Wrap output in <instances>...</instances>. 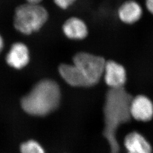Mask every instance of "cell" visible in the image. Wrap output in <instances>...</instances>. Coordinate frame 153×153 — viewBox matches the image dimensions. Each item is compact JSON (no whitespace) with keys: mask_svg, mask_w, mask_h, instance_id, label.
<instances>
[{"mask_svg":"<svg viewBox=\"0 0 153 153\" xmlns=\"http://www.w3.org/2000/svg\"><path fill=\"white\" fill-rule=\"evenodd\" d=\"M73 61L86 79L89 87L97 84L103 76L106 61L102 57L79 52L74 56Z\"/></svg>","mask_w":153,"mask_h":153,"instance_id":"4","label":"cell"},{"mask_svg":"<svg viewBox=\"0 0 153 153\" xmlns=\"http://www.w3.org/2000/svg\"><path fill=\"white\" fill-rule=\"evenodd\" d=\"M48 17V12L41 4L26 2L16 7L14 11V25L19 32L28 35L42 27Z\"/></svg>","mask_w":153,"mask_h":153,"instance_id":"3","label":"cell"},{"mask_svg":"<svg viewBox=\"0 0 153 153\" xmlns=\"http://www.w3.org/2000/svg\"><path fill=\"white\" fill-rule=\"evenodd\" d=\"M43 0H26V2L28 3L31 4H40Z\"/></svg>","mask_w":153,"mask_h":153,"instance_id":"15","label":"cell"},{"mask_svg":"<svg viewBox=\"0 0 153 153\" xmlns=\"http://www.w3.org/2000/svg\"><path fill=\"white\" fill-rule=\"evenodd\" d=\"M21 153H45L43 147L38 141L30 140L23 142L20 146Z\"/></svg>","mask_w":153,"mask_h":153,"instance_id":"12","label":"cell"},{"mask_svg":"<svg viewBox=\"0 0 153 153\" xmlns=\"http://www.w3.org/2000/svg\"><path fill=\"white\" fill-rule=\"evenodd\" d=\"M117 15L121 22L127 25H133L142 18L143 9L137 1L127 0L119 6Z\"/></svg>","mask_w":153,"mask_h":153,"instance_id":"7","label":"cell"},{"mask_svg":"<svg viewBox=\"0 0 153 153\" xmlns=\"http://www.w3.org/2000/svg\"><path fill=\"white\" fill-rule=\"evenodd\" d=\"M60 99L59 85L53 80L43 79L37 83L22 99L21 107L29 115L44 116L57 109Z\"/></svg>","mask_w":153,"mask_h":153,"instance_id":"1","label":"cell"},{"mask_svg":"<svg viewBox=\"0 0 153 153\" xmlns=\"http://www.w3.org/2000/svg\"><path fill=\"white\" fill-rule=\"evenodd\" d=\"M145 4L148 11L153 16V0H145Z\"/></svg>","mask_w":153,"mask_h":153,"instance_id":"14","label":"cell"},{"mask_svg":"<svg viewBox=\"0 0 153 153\" xmlns=\"http://www.w3.org/2000/svg\"><path fill=\"white\" fill-rule=\"evenodd\" d=\"M103 76L105 83L111 88H123L127 79L125 68L115 61L105 62Z\"/></svg>","mask_w":153,"mask_h":153,"instance_id":"6","label":"cell"},{"mask_svg":"<svg viewBox=\"0 0 153 153\" xmlns=\"http://www.w3.org/2000/svg\"><path fill=\"white\" fill-rule=\"evenodd\" d=\"M6 60L8 65L16 69H22L27 65L30 60L27 46L22 43L13 44L6 56Z\"/></svg>","mask_w":153,"mask_h":153,"instance_id":"8","label":"cell"},{"mask_svg":"<svg viewBox=\"0 0 153 153\" xmlns=\"http://www.w3.org/2000/svg\"><path fill=\"white\" fill-rule=\"evenodd\" d=\"M3 47H4V40L1 37V36L0 35V52H1Z\"/></svg>","mask_w":153,"mask_h":153,"instance_id":"16","label":"cell"},{"mask_svg":"<svg viewBox=\"0 0 153 153\" xmlns=\"http://www.w3.org/2000/svg\"><path fill=\"white\" fill-rule=\"evenodd\" d=\"M55 5L62 10H66L74 5L78 0H52Z\"/></svg>","mask_w":153,"mask_h":153,"instance_id":"13","label":"cell"},{"mask_svg":"<svg viewBox=\"0 0 153 153\" xmlns=\"http://www.w3.org/2000/svg\"><path fill=\"white\" fill-rule=\"evenodd\" d=\"M132 97L124 87L110 88L107 94L104 107V135L111 142L113 133L120 123L128 120L131 116L130 104Z\"/></svg>","mask_w":153,"mask_h":153,"instance_id":"2","label":"cell"},{"mask_svg":"<svg viewBox=\"0 0 153 153\" xmlns=\"http://www.w3.org/2000/svg\"><path fill=\"white\" fill-rule=\"evenodd\" d=\"M130 114L134 120L148 122L153 117V103L146 95H138L132 98L130 104Z\"/></svg>","mask_w":153,"mask_h":153,"instance_id":"5","label":"cell"},{"mask_svg":"<svg viewBox=\"0 0 153 153\" xmlns=\"http://www.w3.org/2000/svg\"><path fill=\"white\" fill-rule=\"evenodd\" d=\"M63 31L66 36L71 39L81 40L88 34L87 26L81 19L71 17L68 19L63 25Z\"/></svg>","mask_w":153,"mask_h":153,"instance_id":"11","label":"cell"},{"mask_svg":"<svg viewBox=\"0 0 153 153\" xmlns=\"http://www.w3.org/2000/svg\"><path fill=\"white\" fill-rule=\"evenodd\" d=\"M124 144L128 153H152L150 143L145 137L137 131L127 134Z\"/></svg>","mask_w":153,"mask_h":153,"instance_id":"9","label":"cell"},{"mask_svg":"<svg viewBox=\"0 0 153 153\" xmlns=\"http://www.w3.org/2000/svg\"><path fill=\"white\" fill-rule=\"evenodd\" d=\"M59 73L68 84L74 87H89L88 82L80 71L74 64H61Z\"/></svg>","mask_w":153,"mask_h":153,"instance_id":"10","label":"cell"}]
</instances>
